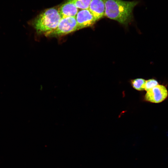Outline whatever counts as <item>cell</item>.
<instances>
[{"mask_svg": "<svg viewBox=\"0 0 168 168\" xmlns=\"http://www.w3.org/2000/svg\"><path fill=\"white\" fill-rule=\"evenodd\" d=\"M77 30L92 26L96 21L88 9L79 11L75 16Z\"/></svg>", "mask_w": 168, "mask_h": 168, "instance_id": "obj_5", "label": "cell"}, {"mask_svg": "<svg viewBox=\"0 0 168 168\" xmlns=\"http://www.w3.org/2000/svg\"><path fill=\"white\" fill-rule=\"evenodd\" d=\"M77 30L75 17L62 18L57 27L53 30L45 34L48 36H60Z\"/></svg>", "mask_w": 168, "mask_h": 168, "instance_id": "obj_3", "label": "cell"}, {"mask_svg": "<svg viewBox=\"0 0 168 168\" xmlns=\"http://www.w3.org/2000/svg\"><path fill=\"white\" fill-rule=\"evenodd\" d=\"M147 92L144 100L153 103H158L163 101L168 95L167 88L161 85L158 84Z\"/></svg>", "mask_w": 168, "mask_h": 168, "instance_id": "obj_4", "label": "cell"}, {"mask_svg": "<svg viewBox=\"0 0 168 168\" xmlns=\"http://www.w3.org/2000/svg\"><path fill=\"white\" fill-rule=\"evenodd\" d=\"M96 21L105 16V6L103 0H92L88 8Z\"/></svg>", "mask_w": 168, "mask_h": 168, "instance_id": "obj_6", "label": "cell"}, {"mask_svg": "<svg viewBox=\"0 0 168 168\" xmlns=\"http://www.w3.org/2000/svg\"><path fill=\"white\" fill-rule=\"evenodd\" d=\"M61 19L58 9L51 8L40 14L32 24L37 33L45 34L54 30Z\"/></svg>", "mask_w": 168, "mask_h": 168, "instance_id": "obj_2", "label": "cell"}, {"mask_svg": "<svg viewBox=\"0 0 168 168\" xmlns=\"http://www.w3.org/2000/svg\"><path fill=\"white\" fill-rule=\"evenodd\" d=\"M158 84V82L154 79H151L146 80L144 90L147 91Z\"/></svg>", "mask_w": 168, "mask_h": 168, "instance_id": "obj_10", "label": "cell"}, {"mask_svg": "<svg viewBox=\"0 0 168 168\" xmlns=\"http://www.w3.org/2000/svg\"><path fill=\"white\" fill-rule=\"evenodd\" d=\"M73 3L78 9H88L92 0H68Z\"/></svg>", "mask_w": 168, "mask_h": 168, "instance_id": "obj_9", "label": "cell"}, {"mask_svg": "<svg viewBox=\"0 0 168 168\" xmlns=\"http://www.w3.org/2000/svg\"><path fill=\"white\" fill-rule=\"evenodd\" d=\"M146 80L142 78H136L131 81V84L132 87L138 91L144 90V86Z\"/></svg>", "mask_w": 168, "mask_h": 168, "instance_id": "obj_8", "label": "cell"}, {"mask_svg": "<svg viewBox=\"0 0 168 168\" xmlns=\"http://www.w3.org/2000/svg\"><path fill=\"white\" fill-rule=\"evenodd\" d=\"M105 6V16L120 23L127 25L133 18V11L138 3L137 1L103 0Z\"/></svg>", "mask_w": 168, "mask_h": 168, "instance_id": "obj_1", "label": "cell"}, {"mask_svg": "<svg viewBox=\"0 0 168 168\" xmlns=\"http://www.w3.org/2000/svg\"><path fill=\"white\" fill-rule=\"evenodd\" d=\"M58 9L61 18L67 17H75L79 11L78 9L75 5L68 0Z\"/></svg>", "mask_w": 168, "mask_h": 168, "instance_id": "obj_7", "label": "cell"}]
</instances>
